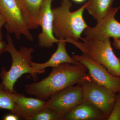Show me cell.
Instances as JSON below:
<instances>
[{
    "label": "cell",
    "mask_w": 120,
    "mask_h": 120,
    "mask_svg": "<svg viewBox=\"0 0 120 120\" xmlns=\"http://www.w3.org/2000/svg\"><path fill=\"white\" fill-rule=\"evenodd\" d=\"M87 71L82 64L64 63L52 68L49 75L41 81L26 84L24 90L27 94L46 100L57 91L90 79Z\"/></svg>",
    "instance_id": "1"
},
{
    "label": "cell",
    "mask_w": 120,
    "mask_h": 120,
    "mask_svg": "<svg viewBox=\"0 0 120 120\" xmlns=\"http://www.w3.org/2000/svg\"><path fill=\"white\" fill-rule=\"evenodd\" d=\"M87 3L81 8L71 11L72 4L71 0H62L60 6L52 9L53 15L54 35L60 41L71 39L79 41L81 35L89 27L83 19L84 11Z\"/></svg>",
    "instance_id": "2"
},
{
    "label": "cell",
    "mask_w": 120,
    "mask_h": 120,
    "mask_svg": "<svg viewBox=\"0 0 120 120\" xmlns=\"http://www.w3.org/2000/svg\"><path fill=\"white\" fill-rule=\"evenodd\" d=\"M7 52L11 54L12 62L8 71H7L5 67L1 68L0 78L2 80L1 83L4 86L13 93L16 92L14 88L15 83L24 74H30L35 81L38 78V75L40 73L35 71L31 65L34 49L32 47H22L17 50L15 48L12 38L8 33L7 34Z\"/></svg>",
    "instance_id": "3"
},
{
    "label": "cell",
    "mask_w": 120,
    "mask_h": 120,
    "mask_svg": "<svg viewBox=\"0 0 120 120\" xmlns=\"http://www.w3.org/2000/svg\"><path fill=\"white\" fill-rule=\"evenodd\" d=\"M64 41L74 45L82 53L104 65L112 75L120 77V60L114 53L110 38L103 41L88 40L83 42L71 39Z\"/></svg>",
    "instance_id": "4"
},
{
    "label": "cell",
    "mask_w": 120,
    "mask_h": 120,
    "mask_svg": "<svg viewBox=\"0 0 120 120\" xmlns=\"http://www.w3.org/2000/svg\"><path fill=\"white\" fill-rule=\"evenodd\" d=\"M79 84L82 89L84 100L98 109L107 120L113 108L116 93L99 85L91 79Z\"/></svg>",
    "instance_id": "5"
},
{
    "label": "cell",
    "mask_w": 120,
    "mask_h": 120,
    "mask_svg": "<svg viewBox=\"0 0 120 120\" xmlns=\"http://www.w3.org/2000/svg\"><path fill=\"white\" fill-rule=\"evenodd\" d=\"M0 13L5 20L4 27L18 40L23 35L33 41L34 38L24 21L15 0H0Z\"/></svg>",
    "instance_id": "6"
},
{
    "label": "cell",
    "mask_w": 120,
    "mask_h": 120,
    "mask_svg": "<svg viewBox=\"0 0 120 120\" xmlns=\"http://www.w3.org/2000/svg\"><path fill=\"white\" fill-rule=\"evenodd\" d=\"M72 57L86 67L93 81L116 94L120 92V77L112 75L104 65L86 54H74Z\"/></svg>",
    "instance_id": "7"
},
{
    "label": "cell",
    "mask_w": 120,
    "mask_h": 120,
    "mask_svg": "<svg viewBox=\"0 0 120 120\" xmlns=\"http://www.w3.org/2000/svg\"><path fill=\"white\" fill-rule=\"evenodd\" d=\"M80 84L72 86L56 92L46 101V107L63 116L76 106L84 101Z\"/></svg>",
    "instance_id": "8"
},
{
    "label": "cell",
    "mask_w": 120,
    "mask_h": 120,
    "mask_svg": "<svg viewBox=\"0 0 120 120\" xmlns=\"http://www.w3.org/2000/svg\"><path fill=\"white\" fill-rule=\"evenodd\" d=\"M120 7L112 8L109 13L94 27H88L84 31L86 37L83 41L88 40L103 41L107 38L120 39V23L116 20L115 15Z\"/></svg>",
    "instance_id": "9"
},
{
    "label": "cell",
    "mask_w": 120,
    "mask_h": 120,
    "mask_svg": "<svg viewBox=\"0 0 120 120\" xmlns=\"http://www.w3.org/2000/svg\"><path fill=\"white\" fill-rule=\"evenodd\" d=\"M54 0H43L38 16V23L42 31L38 36V44L42 48H50L60 40L54 35L52 4Z\"/></svg>",
    "instance_id": "10"
},
{
    "label": "cell",
    "mask_w": 120,
    "mask_h": 120,
    "mask_svg": "<svg viewBox=\"0 0 120 120\" xmlns=\"http://www.w3.org/2000/svg\"><path fill=\"white\" fill-rule=\"evenodd\" d=\"M12 97L14 103L12 113L20 120H29L46 107V101L38 98H29L16 92L12 93Z\"/></svg>",
    "instance_id": "11"
},
{
    "label": "cell",
    "mask_w": 120,
    "mask_h": 120,
    "mask_svg": "<svg viewBox=\"0 0 120 120\" xmlns=\"http://www.w3.org/2000/svg\"><path fill=\"white\" fill-rule=\"evenodd\" d=\"M67 42L64 41H60L57 43V47L49 60L43 63H35L31 62V67L35 71L40 74L45 73V69L48 67L54 68L64 63H71L74 64H80L81 63L71 57L67 52L66 46Z\"/></svg>",
    "instance_id": "12"
},
{
    "label": "cell",
    "mask_w": 120,
    "mask_h": 120,
    "mask_svg": "<svg viewBox=\"0 0 120 120\" xmlns=\"http://www.w3.org/2000/svg\"><path fill=\"white\" fill-rule=\"evenodd\" d=\"M104 120L106 119L102 112L86 100L76 106L63 118V120Z\"/></svg>",
    "instance_id": "13"
},
{
    "label": "cell",
    "mask_w": 120,
    "mask_h": 120,
    "mask_svg": "<svg viewBox=\"0 0 120 120\" xmlns=\"http://www.w3.org/2000/svg\"><path fill=\"white\" fill-rule=\"evenodd\" d=\"M27 27L38 28V16L43 0H15Z\"/></svg>",
    "instance_id": "14"
},
{
    "label": "cell",
    "mask_w": 120,
    "mask_h": 120,
    "mask_svg": "<svg viewBox=\"0 0 120 120\" xmlns=\"http://www.w3.org/2000/svg\"><path fill=\"white\" fill-rule=\"evenodd\" d=\"M114 0H88L86 9L96 20L100 21L106 16L111 10Z\"/></svg>",
    "instance_id": "15"
},
{
    "label": "cell",
    "mask_w": 120,
    "mask_h": 120,
    "mask_svg": "<svg viewBox=\"0 0 120 120\" xmlns=\"http://www.w3.org/2000/svg\"><path fill=\"white\" fill-rule=\"evenodd\" d=\"M12 93L0 83V109L7 110L12 112L14 105Z\"/></svg>",
    "instance_id": "16"
},
{
    "label": "cell",
    "mask_w": 120,
    "mask_h": 120,
    "mask_svg": "<svg viewBox=\"0 0 120 120\" xmlns=\"http://www.w3.org/2000/svg\"><path fill=\"white\" fill-rule=\"evenodd\" d=\"M29 120H63V116L54 110L45 107Z\"/></svg>",
    "instance_id": "17"
},
{
    "label": "cell",
    "mask_w": 120,
    "mask_h": 120,
    "mask_svg": "<svg viewBox=\"0 0 120 120\" xmlns=\"http://www.w3.org/2000/svg\"><path fill=\"white\" fill-rule=\"evenodd\" d=\"M118 93L112 112L107 120H120V92Z\"/></svg>",
    "instance_id": "18"
},
{
    "label": "cell",
    "mask_w": 120,
    "mask_h": 120,
    "mask_svg": "<svg viewBox=\"0 0 120 120\" xmlns=\"http://www.w3.org/2000/svg\"><path fill=\"white\" fill-rule=\"evenodd\" d=\"M5 20L2 16L1 13H0V41H2L3 34H2V28L5 24Z\"/></svg>",
    "instance_id": "19"
},
{
    "label": "cell",
    "mask_w": 120,
    "mask_h": 120,
    "mask_svg": "<svg viewBox=\"0 0 120 120\" xmlns=\"http://www.w3.org/2000/svg\"><path fill=\"white\" fill-rule=\"evenodd\" d=\"M7 44L4 41H0V56L7 52Z\"/></svg>",
    "instance_id": "20"
},
{
    "label": "cell",
    "mask_w": 120,
    "mask_h": 120,
    "mask_svg": "<svg viewBox=\"0 0 120 120\" xmlns=\"http://www.w3.org/2000/svg\"><path fill=\"white\" fill-rule=\"evenodd\" d=\"M3 120H19L17 116L14 114H7L3 118Z\"/></svg>",
    "instance_id": "21"
},
{
    "label": "cell",
    "mask_w": 120,
    "mask_h": 120,
    "mask_svg": "<svg viewBox=\"0 0 120 120\" xmlns=\"http://www.w3.org/2000/svg\"><path fill=\"white\" fill-rule=\"evenodd\" d=\"M114 41L113 43L114 47L120 51V39L113 38Z\"/></svg>",
    "instance_id": "22"
},
{
    "label": "cell",
    "mask_w": 120,
    "mask_h": 120,
    "mask_svg": "<svg viewBox=\"0 0 120 120\" xmlns=\"http://www.w3.org/2000/svg\"><path fill=\"white\" fill-rule=\"evenodd\" d=\"M74 2L77 3H81L84 2L86 0H72Z\"/></svg>",
    "instance_id": "23"
},
{
    "label": "cell",
    "mask_w": 120,
    "mask_h": 120,
    "mask_svg": "<svg viewBox=\"0 0 120 120\" xmlns=\"http://www.w3.org/2000/svg\"></svg>",
    "instance_id": "24"
}]
</instances>
